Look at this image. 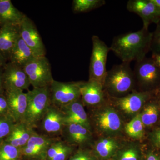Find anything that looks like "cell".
<instances>
[{"mask_svg": "<svg viewBox=\"0 0 160 160\" xmlns=\"http://www.w3.org/2000/svg\"><path fill=\"white\" fill-rule=\"evenodd\" d=\"M35 132L32 128L22 122L16 123L11 132L4 142L21 149L26 146Z\"/></svg>", "mask_w": 160, "mask_h": 160, "instance_id": "ac0fdd59", "label": "cell"}, {"mask_svg": "<svg viewBox=\"0 0 160 160\" xmlns=\"http://www.w3.org/2000/svg\"><path fill=\"white\" fill-rule=\"evenodd\" d=\"M152 58L158 66L160 67V54L152 55Z\"/></svg>", "mask_w": 160, "mask_h": 160, "instance_id": "8d00e7d4", "label": "cell"}, {"mask_svg": "<svg viewBox=\"0 0 160 160\" xmlns=\"http://www.w3.org/2000/svg\"><path fill=\"white\" fill-rule=\"evenodd\" d=\"M81 97L83 102L89 106H95L102 102L105 92L103 86L96 81L89 80L79 82Z\"/></svg>", "mask_w": 160, "mask_h": 160, "instance_id": "4fadbf2b", "label": "cell"}, {"mask_svg": "<svg viewBox=\"0 0 160 160\" xmlns=\"http://www.w3.org/2000/svg\"><path fill=\"white\" fill-rule=\"evenodd\" d=\"M149 96L147 92L134 91L127 95L117 98L116 103L126 113L134 114L142 107Z\"/></svg>", "mask_w": 160, "mask_h": 160, "instance_id": "9a60e30c", "label": "cell"}, {"mask_svg": "<svg viewBox=\"0 0 160 160\" xmlns=\"http://www.w3.org/2000/svg\"><path fill=\"white\" fill-rule=\"evenodd\" d=\"M159 116V111L157 105L153 103L148 104L144 108L142 113H140L141 120L144 126H149L157 122Z\"/></svg>", "mask_w": 160, "mask_h": 160, "instance_id": "d4e9b609", "label": "cell"}, {"mask_svg": "<svg viewBox=\"0 0 160 160\" xmlns=\"http://www.w3.org/2000/svg\"><path fill=\"white\" fill-rule=\"evenodd\" d=\"M65 143L61 141L53 142L48 149L46 153V159L47 160H51L57 154L65 145Z\"/></svg>", "mask_w": 160, "mask_h": 160, "instance_id": "4dcf8cb0", "label": "cell"}, {"mask_svg": "<svg viewBox=\"0 0 160 160\" xmlns=\"http://www.w3.org/2000/svg\"><path fill=\"white\" fill-rule=\"evenodd\" d=\"M126 8L142 18L143 27L146 29L152 23L157 24L160 22V9L152 0H129Z\"/></svg>", "mask_w": 160, "mask_h": 160, "instance_id": "ba28073f", "label": "cell"}, {"mask_svg": "<svg viewBox=\"0 0 160 160\" xmlns=\"http://www.w3.org/2000/svg\"><path fill=\"white\" fill-rule=\"evenodd\" d=\"M4 87L3 81V71L2 69L0 68V94L3 93Z\"/></svg>", "mask_w": 160, "mask_h": 160, "instance_id": "e575fe53", "label": "cell"}, {"mask_svg": "<svg viewBox=\"0 0 160 160\" xmlns=\"http://www.w3.org/2000/svg\"><path fill=\"white\" fill-rule=\"evenodd\" d=\"M92 51L89 67V80L96 81L103 86L107 70L106 62L109 47L98 36L92 38Z\"/></svg>", "mask_w": 160, "mask_h": 160, "instance_id": "277c9868", "label": "cell"}, {"mask_svg": "<svg viewBox=\"0 0 160 160\" xmlns=\"http://www.w3.org/2000/svg\"><path fill=\"white\" fill-rule=\"evenodd\" d=\"M65 134L69 143L83 145L89 142L91 139L90 130L77 123H70L65 125Z\"/></svg>", "mask_w": 160, "mask_h": 160, "instance_id": "44dd1931", "label": "cell"}, {"mask_svg": "<svg viewBox=\"0 0 160 160\" xmlns=\"http://www.w3.org/2000/svg\"><path fill=\"white\" fill-rule=\"evenodd\" d=\"M119 150V144L114 139L107 138L99 140L94 146L93 153L98 159L108 160L113 158Z\"/></svg>", "mask_w": 160, "mask_h": 160, "instance_id": "7402d4cb", "label": "cell"}, {"mask_svg": "<svg viewBox=\"0 0 160 160\" xmlns=\"http://www.w3.org/2000/svg\"><path fill=\"white\" fill-rule=\"evenodd\" d=\"M0 25H1V24H0Z\"/></svg>", "mask_w": 160, "mask_h": 160, "instance_id": "ab89813d", "label": "cell"}, {"mask_svg": "<svg viewBox=\"0 0 160 160\" xmlns=\"http://www.w3.org/2000/svg\"><path fill=\"white\" fill-rule=\"evenodd\" d=\"M6 62V58L0 52V66H5Z\"/></svg>", "mask_w": 160, "mask_h": 160, "instance_id": "74e56055", "label": "cell"}, {"mask_svg": "<svg viewBox=\"0 0 160 160\" xmlns=\"http://www.w3.org/2000/svg\"><path fill=\"white\" fill-rule=\"evenodd\" d=\"M72 151V147L65 144L63 148L51 160H66Z\"/></svg>", "mask_w": 160, "mask_h": 160, "instance_id": "1f68e13d", "label": "cell"}, {"mask_svg": "<svg viewBox=\"0 0 160 160\" xmlns=\"http://www.w3.org/2000/svg\"><path fill=\"white\" fill-rule=\"evenodd\" d=\"M135 83L130 63L114 65L107 71L103 88L113 96L123 95L133 89Z\"/></svg>", "mask_w": 160, "mask_h": 160, "instance_id": "7a4b0ae2", "label": "cell"}, {"mask_svg": "<svg viewBox=\"0 0 160 160\" xmlns=\"http://www.w3.org/2000/svg\"><path fill=\"white\" fill-rule=\"evenodd\" d=\"M144 126L141 120L140 114H138L125 126V131L129 136L135 139L142 138L144 133Z\"/></svg>", "mask_w": 160, "mask_h": 160, "instance_id": "cb8c5ba5", "label": "cell"}, {"mask_svg": "<svg viewBox=\"0 0 160 160\" xmlns=\"http://www.w3.org/2000/svg\"><path fill=\"white\" fill-rule=\"evenodd\" d=\"M15 123L9 115L0 116V144L8 136Z\"/></svg>", "mask_w": 160, "mask_h": 160, "instance_id": "83f0119b", "label": "cell"}, {"mask_svg": "<svg viewBox=\"0 0 160 160\" xmlns=\"http://www.w3.org/2000/svg\"><path fill=\"white\" fill-rule=\"evenodd\" d=\"M98 112L95 116L98 128L106 134H114L120 131L122 122L119 115L113 108L106 107Z\"/></svg>", "mask_w": 160, "mask_h": 160, "instance_id": "7c38bea8", "label": "cell"}, {"mask_svg": "<svg viewBox=\"0 0 160 160\" xmlns=\"http://www.w3.org/2000/svg\"><path fill=\"white\" fill-rule=\"evenodd\" d=\"M113 158L114 160H141V152L137 146H129L118 150Z\"/></svg>", "mask_w": 160, "mask_h": 160, "instance_id": "4316f807", "label": "cell"}, {"mask_svg": "<svg viewBox=\"0 0 160 160\" xmlns=\"http://www.w3.org/2000/svg\"><path fill=\"white\" fill-rule=\"evenodd\" d=\"M146 160H160V158L157 155L152 152H150L147 155Z\"/></svg>", "mask_w": 160, "mask_h": 160, "instance_id": "d590c367", "label": "cell"}, {"mask_svg": "<svg viewBox=\"0 0 160 160\" xmlns=\"http://www.w3.org/2000/svg\"><path fill=\"white\" fill-rule=\"evenodd\" d=\"M152 33L143 28L134 32L120 34L113 38L110 51L122 62H139L146 57L151 50Z\"/></svg>", "mask_w": 160, "mask_h": 160, "instance_id": "6da1fadb", "label": "cell"}, {"mask_svg": "<svg viewBox=\"0 0 160 160\" xmlns=\"http://www.w3.org/2000/svg\"><path fill=\"white\" fill-rule=\"evenodd\" d=\"M59 108L51 104L42 119V125L45 131L49 133H57L65 126L64 117Z\"/></svg>", "mask_w": 160, "mask_h": 160, "instance_id": "e0dca14e", "label": "cell"}, {"mask_svg": "<svg viewBox=\"0 0 160 160\" xmlns=\"http://www.w3.org/2000/svg\"><path fill=\"white\" fill-rule=\"evenodd\" d=\"M9 115L8 104L6 96L3 93L0 94V116Z\"/></svg>", "mask_w": 160, "mask_h": 160, "instance_id": "d6a6232c", "label": "cell"}, {"mask_svg": "<svg viewBox=\"0 0 160 160\" xmlns=\"http://www.w3.org/2000/svg\"><path fill=\"white\" fill-rule=\"evenodd\" d=\"M151 138L155 145L160 147V129L156 130L152 132Z\"/></svg>", "mask_w": 160, "mask_h": 160, "instance_id": "836d02e7", "label": "cell"}, {"mask_svg": "<svg viewBox=\"0 0 160 160\" xmlns=\"http://www.w3.org/2000/svg\"><path fill=\"white\" fill-rule=\"evenodd\" d=\"M152 1L160 9V0H152Z\"/></svg>", "mask_w": 160, "mask_h": 160, "instance_id": "f35d334b", "label": "cell"}, {"mask_svg": "<svg viewBox=\"0 0 160 160\" xmlns=\"http://www.w3.org/2000/svg\"><path fill=\"white\" fill-rule=\"evenodd\" d=\"M27 93V105L26 112L21 122L33 128L42 119L51 105L49 86L33 88Z\"/></svg>", "mask_w": 160, "mask_h": 160, "instance_id": "3957f363", "label": "cell"}, {"mask_svg": "<svg viewBox=\"0 0 160 160\" xmlns=\"http://www.w3.org/2000/svg\"><path fill=\"white\" fill-rule=\"evenodd\" d=\"M21 149L3 142L0 144V160H18Z\"/></svg>", "mask_w": 160, "mask_h": 160, "instance_id": "484cf974", "label": "cell"}, {"mask_svg": "<svg viewBox=\"0 0 160 160\" xmlns=\"http://www.w3.org/2000/svg\"><path fill=\"white\" fill-rule=\"evenodd\" d=\"M106 3L105 0H74L72 10L75 13L88 12L102 7Z\"/></svg>", "mask_w": 160, "mask_h": 160, "instance_id": "603a6c76", "label": "cell"}, {"mask_svg": "<svg viewBox=\"0 0 160 160\" xmlns=\"http://www.w3.org/2000/svg\"><path fill=\"white\" fill-rule=\"evenodd\" d=\"M3 72L4 89H17L23 90L30 86L29 79L24 69L10 62L5 65Z\"/></svg>", "mask_w": 160, "mask_h": 160, "instance_id": "30bf717a", "label": "cell"}, {"mask_svg": "<svg viewBox=\"0 0 160 160\" xmlns=\"http://www.w3.org/2000/svg\"><path fill=\"white\" fill-rule=\"evenodd\" d=\"M151 50L152 52V55L160 54V22L157 24L154 33H152Z\"/></svg>", "mask_w": 160, "mask_h": 160, "instance_id": "f1b7e54d", "label": "cell"}, {"mask_svg": "<svg viewBox=\"0 0 160 160\" xmlns=\"http://www.w3.org/2000/svg\"><path fill=\"white\" fill-rule=\"evenodd\" d=\"M49 89L52 104L59 108L81 98L78 82H63L53 80Z\"/></svg>", "mask_w": 160, "mask_h": 160, "instance_id": "8992f818", "label": "cell"}, {"mask_svg": "<svg viewBox=\"0 0 160 160\" xmlns=\"http://www.w3.org/2000/svg\"><path fill=\"white\" fill-rule=\"evenodd\" d=\"M5 96L9 115L15 122H22L27 108V93L20 89H6Z\"/></svg>", "mask_w": 160, "mask_h": 160, "instance_id": "8fae6325", "label": "cell"}, {"mask_svg": "<svg viewBox=\"0 0 160 160\" xmlns=\"http://www.w3.org/2000/svg\"><path fill=\"white\" fill-rule=\"evenodd\" d=\"M23 69L33 88L49 86L54 80L52 74L51 65L46 56L38 57Z\"/></svg>", "mask_w": 160, "mask_h": 160, "instance_id": "5b68a950", "label": "cell"}, {"mask_svg": "<svg viewBox=\"0 0 160 160\" xmlns=\"http://www.w3.org/2000/svg\"><path fill=\"white\" fill-rule=\"evenodd\" d=\"M133 72L135 81L143 88L154 86L160 79V67L152 58L136 62Z\"/></svg>", "mask_w": 160, "mask_h": 160, "instance_id": "52a82bcc", "label": "cell"}, {"mask_svg": "<svg viewBox=\"0 0 160 160\" xmlns=\"http://www.w3.org/2000/svg\"><path fill=\"white\" fill-rule=\"evenodd\" d=\"M38 57L20 36L12 50L9 58L10 62L24 68Z\"/></svg>", "mask_w": 160, "mask_h": 160, "instance_id": "d6986e66", "label": "cell"}, {"mask_svg": "<svg viewBox=\"0 0 160 160\" xmlns=\"http://www.w3.org/2000/svg\"><path fill=\"white\" fill-rule=\"evenodd\" d=\"M20 36L38 57L45 56L46 50L42 40L33 22L25 16L20 26Z\"/></svg>", "mask_w": 160, "mask_h": 160, "instance_id": "9c48e42d", "label": "cell"}, {"mask_svg": "<svg viewBox=\"0 0 160 160\" xmlns=\"http://www.w3.org/2000/svg\"><path fill=\"white\" fill-rule=\"evenodd\" d=\"M26 15L17 9L10 0H0V24L20 26Z\"/></svg>", "mask_w": 160, "mask_h": 160, "instance_id": "ffe728a7", "label": "cell"}, {"mask_svg": "<svg viewBox=\"0 0 160 160\" xmlns=\"http://www.w3.org/2000/svg\"><path fill=\"white\" fill-rule=\"evenodd\" d=\"M20 37V26L5 25L0 28V52L6 59Z\"/></svg>", "mask_w": 160, "mask_h": 160, "instance_id": "2e32d148", "label": "cell"}, {"mask_svg": "<svg viewBox=\"0 0 160 160\" xmlns=\"http://www.w3.org/2000/svg\"><path fill=\"white\" fill-rule=\"evenodd\" d=\"M68 160H98L94 153L89 150H80Z\"/></svg>", "mask_w": 160, "mask_h": 160, "instance_id": "f546056e", "label": "cell"}, {"mask_svg": "<svg viewBox=\"0 0 160 160\" xmlns=\"http://www.w3.org/2000/svg\"><path fill=\"white\" fill-rule=\"evenodd\" d=\"M59 109L64 115L65 126L70 123H77L90 129L89 119L80 99Z\"/></svg>", "mask_w": 160, "mask_h": 160, "instance_id": "5bb4252c", "label": "cell"}]
</instances>
